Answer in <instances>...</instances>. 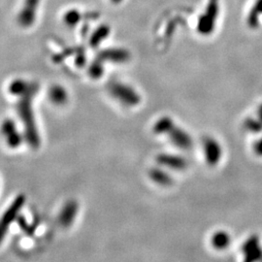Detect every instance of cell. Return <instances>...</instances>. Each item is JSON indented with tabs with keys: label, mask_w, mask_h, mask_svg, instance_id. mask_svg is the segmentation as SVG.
Listing matches in <instances>:
<instances>
[{
	"label": "cell",
	"mask_w": 262,
	"mask_h": 262,
	"mask_svg": "<svg viewBox=\"0 0 262 262\" xmlns=\"http://www.w3.org/2000/svg\"><path fill=\"white\" fill-rule=\"evenodd\" d=\"M38 86L30 91L28 94L20 96L17 110L19 113L20 121L25 128V137L28 145L32 149H37L40 145V136L38 132L36 121L34 117V111L32 107V101L34 95L37 94Z\"/></svg>",
	"instance_id": "6da1fadb"
},
{
	"label": "cell",
	"mask_w": 262,
	"mask_h": 262,
	"mask_svg": "<svg viewBox=\"0 0 262 262\" xmlns=\"http://www.w3.org/2000/svg\"><path fill=\"white\" fill-rule=\"evenodd\" d=\"M26 203V197L23 194L18 195L14 199V201L11 203L7 210L4 212V214L0 217V244L4 240L5 236L8 233L9 227L11 225L16 221L18 217L19 212L21 211V208Z\"/></svg>",
	"instance_id": "7a4b0ae2"
},
{
	"label": "cell",
	"mask_w": 262,
	"mask_h": 262,
	"mask_svg": "<svg viewBox=\"0 0 262 262\" xmlns=\"http://www.w3.org/2000/svg\"><path fill=\"white\" fill-rule=\"evenodd\" d=\"M219 0H209L205 12L198 19L197 30L203 35L211 34L214 31L215 21L219 17Z\"/></svg>",
	"instance_id": "3957f363"
},
{
	"label": "cell",
	"mask_w": 262,
	"mask_h": 262,
	"mask_svg": "<svg viewBox=\"0 0 262 262\" xmlns=\"http://www.w3.org/2000/svg\"><path fill=\"white\" fill-rule=\"evenodd\" d=\"M110 94L120 102L124 105L133 106L140 102V97L137 93L128 86L127 84L122 83H114L110 84Z\"/></svg>",
	"instance_id": "277c9868"
},
{
	"label": "cell",
	"mask_w": 262,
	"mask_h": 262,
	"mask_svg": "<svg viewBox=\"0 0 262 262\" xmlns=\"http://www.w3.org/2000/svg\"><path fill=\"white\" fill-rule=\"evenodd\" d=\"M0 132L4 136L7 145L12 149L19 148V145L24 140L21 134L17 129V126L13 120L7 119L2 122L0 126Z\"/></svg>",
	"instance_id": "5b68a950"
},
{
	"label": "cell",
	"mask_w": 262,
	"mask_h": 262,
	"mask_svg": "<svg viewBox=\"0 0 262 262\" xmlns=\"http://www.w3.org/2000/svg\"><path fill=\"white\" fill-rule=\"evenodd\" d=\"M77 214H78V203L74 200H70L66 202L64 206L62 207L59 213L58 221L62 226L68 227L74 223Z\"/></svg>",
	"instance_id": "8992f818"
},
{
	"label": "cell",
	"mask_w": 262,
	"mask_h": 262,
	"mask_svg": "<svg viewBox=\"0 0 262 262\" xmlns=\"http://www.w3.org/2000/svg\"><path fill=\"white\" fill-rule=\"evenodd\" d=\"M36 86H38L36 84L28 83L27 81H24V80H16L10 84L9 92L11 94L18 95L20 97L24 94H28L30 91L35 89Z\"/></svg>",
	"instance_id": "52a82bcc"
},
{
	"label": "cell",
	"mask_w": 262,
	"mask_h": 262,
	"mask_svg": "<svg viewBox=\"0 0 262 262\" xmlns=\"http://www.w3.org/2000/svg\"><path fill=\"white\" fill-rule=\"evenodd\" d=\"M51 101L57 105H62L66 103L68 98V95L66 90L60 85H54L49 93Z\"/></svg>",
	"instance_id": "ba28073f"
},
{
	"label": "cell",
	"mask_w": 262,
	"mask_h": 262,
	"mask_svg": "<svg viewBox=\"0 0 262 262\" xmlns=\"http://www.w3.org/2000/svg\"><path fill=\"white\" fill-rule=\"evenodd\" d=\"M262 15V0H256L253 9L248 17V24L251 28H256L259 24V17Z\"/></svg>",
	"instance_id": "9c48e42d"
},
{
	"label": "cell",
	"mask_w": 262,
	"mask_h": 262,
	"mask_svg": "<svg viewBox=\"0 0 262 262\" xmlns=\"http://www.w3.org/2000/svg\"><path fill=\"white\" fill-rule=\"evenodd\" d=\"M171 139L180 148L187 149L188 147H190V142H191L190 138L184 131L180 130V129H177V132L172 131Z\"/></svg>",
	"instance_id": "30bf717a"
},
{
	"label": "cell",
	"mask_w": 262,
	"mask_h": 262,
	"mask_svg": "<svg viewBox=\"0 0 262 262\" xmlns=\"http://www.w3.org/2000/svg\"><path fill=\"white\" fill-rule=\"evenodd\" d=\"M102 58L110 59V60L116 61V62H123V61H126V59L128 58V53L125 51H122V50L109 51V52L104 53L102 55Z\"/></svg>",
	"instance_id": "8fae6325"
},
{
	"label": "cell",
	"mask_w": 262,
	"mask_h": 262,
	"mask_svg": "<svg viewBox=\"0 0 262 262\" xmlns=\"http://www.w3.org/2000/svg\"><path fill=\"white\" fill-rule=\"evenodd\" d=\"M206 152L209 162L214 163L221 156V149L215 141H208L206 143Z\"/></svg>",
	"instance_id": "7c38bea8"
},
{
	"label": "cell",
	"mask_w": 262,
	"mask_h": 262,
	"mask_svg": "<svg viewBox=\"0 0 262 262\" xmlns=\"http://www.w3.org/2000/svg\"><path fill=\"white\" fill-rule=\"evenodd\" d=\"M213 243H214V246L216 247V248L224 249L229 243V237H228V235L225 234L224 232L217 233L214 237Z\"/></svg>",
	"instance_id": "4fadbf2b"
},
{
	"label": "cell",
	"mask_w": 262,
	"mask_h": 262,
	"mask_svg": "<svg viewBox=\"0 0 262 262\" xmlns=\"http://www.w3.org/2000/svg\"><path fill=\"white\" fill-rule=\"evenodd\" d=\"M90 73H91V76L94 78V79H98L103 73L102 66H98V64H94V66L91 67Z\"/></svg>",
	"instance_id": "5bb4252c"
}]
</instances>
